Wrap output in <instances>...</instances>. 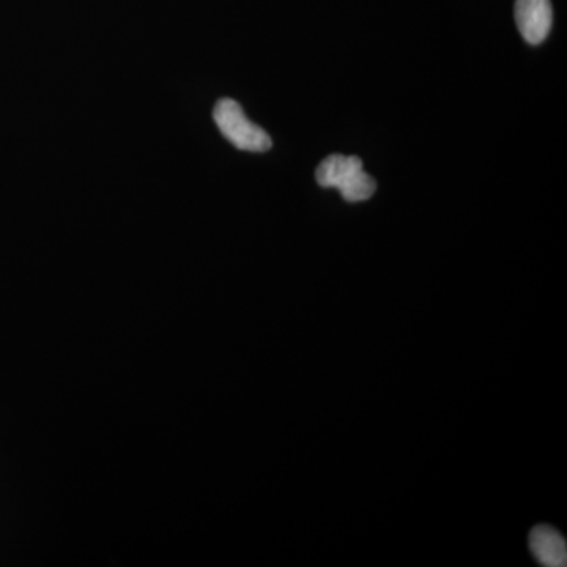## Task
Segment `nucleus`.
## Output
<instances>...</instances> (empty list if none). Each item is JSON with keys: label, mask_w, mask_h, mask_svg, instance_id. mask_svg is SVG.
Segmentation results:
<instances>
[{"label": "nucleus", "mask_w": 567, "mask_h": 567, "mask_svg": "<svg viewBox=\"0 0 567 567\" xmlns=\"http://www.w3.org/2000/svg\"><path fill=\"white\" fill-rule=\"evenodd\" d=\"M213 121L219 132L238 151L264 153L274 145L267 132L246 117L244 107L235 100L223 99L213 110Z\"/></svg>", "instance_id": "1"}, {"label": "nucleus", "mask_w": 567, "mask_h": 567, "mask_svg": "<svg viewBox=\"0 0 567 567\" xmlns=\"http://www.w3.org/2000/svg\"><path fill=\"white\" fill-rule=\"evenodd\" d=\"M363 169V162L358 156L330 155L317 167V183L323 188L341 189L350 178Z\"/></svg>", "instance_id": "4"}, {"label": "nucleus", "mask_w": 567, "mask_h": 567, "mask_svg": "<svg viewBox=\"0 0 567 567\" xmlns=\"http://www.w3.org/2000/svg\"><path fill=\"white\" fill-rule=\"evenodd\" d=\"M518 32L528 44L543 43L551 31L554 10L550 0H516L514 7Z\"/></svg>", "instance_id": "2"}, {"label": "nucleus", "mask_w": 567, "mask_h": 567, "mask_svg": "<svg viewBox=\"0 0 567 567\" xmlns=\"http://www.w3.org/2000/svg\"><path fill=\"white\" fill-rule=\"evenodd\" d=\"M529 548L540 566L565 567L567 546L565 537L548 525H537L529 533Z\"/></svg>", "instance_id": "3"}, {"label": "nucleus", "mask_w": 567, "mask_h": 567, "mask_svg": "<svg viewBox=\"0 0 567 567\" xmlns=\"http://www.w3.org/2000/svg\"><path fill=\"white\" fill-rule=\"evenodd\" d=\"M375 189L377 183L374 178L365 174L364 171H361V173L350 178L339 192H341V196L344 197L347 203L357 204L371 199L374 196Z\"/></svg>", "instance_id": "5"}]
</instances>
